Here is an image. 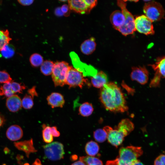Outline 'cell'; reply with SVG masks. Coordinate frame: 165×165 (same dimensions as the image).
Returning a JSON list of instances; mask_svg holds the SVG:
<instances>
[{
  "label": "cell",
  "instance_id": "obj_1",
  "mask_svg": "<svg viewBox=\"0 0 165 165\" xmlns=\"http://www.w3.org/2000/svg\"><path fill=\"white\" fill-rule=\"evenodd\" d=\"M99 99L106 109L109 111L123 112L128 110L123 94L113 82L107 83L101 88Z\"/></svg>",
  "mask_w": 165,
  "mask_h": 165
},
{
  "label": "cell",
  "instance_id": "obj_2",
  "mask_svg": "<svg viewBox=\"0 0 165 165\" xmlns=\"http://www.w3.org/2000/svg\"><path fill=\"white\" fill-rule=\"evenodd\" d=\"M143 153L141 147L133 146L121 148L118 156L115 159L108 161L106 165H133Z\"/></svg>",
  "mask_w": 165,
  "mask_h": 165
},
{
  "label": "cell",
  "instance_id": "obj_3",
  "mask_svg": "<svg viewBox=\"0 0 165 165\" xmlns=\"http://www.w3.org/2000/svg\"><path fill=\"white\" fill-rule=\"evenodd\" d=\"M126 1L123 0L117 1V5L120 8L125 17L124 24L118 31L124 36L132 34L136 31L134 19L132 14L126 8Z\"/></svg>",
  "mask_w": 165,
  "mask_h": 165
},
{
  "label": "cell",
  "instance_id": "obj_4",
  "mask_svg": "<svg viewBox=\"0 0 165 165\" xmlns=\"http://www.w3.org/2000/svg\"><path fill=\"white\" fill-rule=\"evenodd\" d=\"M143 12L145 15L152 22L158 21L164 16L165 11L160 3L154 1H145Z\"/></svg>",
  "mask_w": 165,
  "mask_h": 165
},
{
  "label": "cell",
  "instance_id": "obj_5",
  "mask_svg": "<svg viewBox=\"0 0 165 165\" xmlns=\"http://www.w3.org/2000/svg\"><path fill=\"white\" fill-rule=\"evenodd\" d=\"M71 66L65 61L54 63L52 77L55 86H62L65 84L66 76Z\"/></svg>",
  "mask_w": 165,
  "mask_h": 165
},
{
  "label": "cell",
  "instance_id": "obj_6",
  "mask_svg": "<svg viewBox=\"0 0 165 165\" xmlns=\"http://www.w3.org/2000/svg\"><path fill=\"white\" fill-rule=\"evenodd\" d=\"M44 153L49 159L56 161L63 159L64 154V146L58 142H51L44 146Z\"/></svg>",
  "mask_w": 165,
  "mask_h": 165
},
{
  "label": "cell",
  "instance_id": "obj_7",
  "mask_svg": "<svg viewBox=\"0 0 165 165\" xmlns=\"http://www.w3.org/2000/svg\"><path fill=\"white\" fill-rule=\"evenodd\" d=\"M87 83L82 73L71 66L66 76L65 84L69 88L79 86L81 88L85 83Z\"/></svg>",
  "mask_w": 165,
  "mask_h": 165
},
{
  "label": "cell",
  "instance_id": "obj_8",
  "mask_svg": "<svg viewBox=\"0 0 165 165\" xmlns=\"http://www.w3.org/2000/svg\"><path fill=\"white\" fill-rule=\"evenodd\" d=\"M165 57L163 56L158 58L154 64L149 65L155 72L154 76L149 84L150 87L158 86L161 78H165Z\"/></svg>",
  "mask_w": 165,
  "mask_h": 165
},
{
  "label": "cell",
  "instance_id": "obj_9",
  "mask_svg": "<svg viewBox=\"0 0 165 165\" xmlns=\"http://www.w3.org/2000/svg\"><path fill=\"white\" fill-rule=\"evenodd\" d=\"M152 23L145 15L138 16L134 19L135 30L146 35H153L155 31Z\"/></svg>",
  "mask_w": 165,
  "mask_h": 165
},
{
  "label": "cell",
  "instance_id": "obj_10",
  "mask_svg": "<svg viewBox=\"0 0 165 165\" xmlns=\"http://www.w3.org/2000/svg\"><path fill=\"white\" fill-rule=\"evenodd\" d=\"M103 129L107 134L108 142L114 146L117 147L123 142L125 136L119 130L113 129L109 126L105 127Z\"/></svg>",
  "mask_w": 165,
  "mask_h": 165
},
{
  "label": "cell",
  "instance_id": "obj_11",
  "mask_svg": "<svg viewBox=\"0 0 165 165\" xmlns=\"http://www.w3.org/2000/svg\"><path fill=\"white\" fill-rule=\"evenodd\" d=\"M130 78L141 85L146 84L148 79L149 72L144 66L134 67L132 68Z\"/></svg>",
  "mask_w": 165,
  "mask_h": 165
},
{
  "label": "cell",
  "instance_id": "obj_12",
  "mask_svg": "<svg viewBox=\"0 0 165 165\" xmlns=\"http://www.w3.org/2000/svg\"><path fill=\"white\" fill-rule=\"evenodd\" d=\"M68 1L70 10L81 14H88L90 10L85 0H71Z\"/></svg>",
  "mask_w": 165,
  "mask_h": 165
},
{
  "label": "cell",
  "instance_id": "obj_13",
  "mask_svg": "<svg viewBox=\"0 0 165 165\" xmlns=\"http://www.w3.org/2000/svg\"><path fill=\"white\" fill-rule=\"evenodd\" d=\"M14 145L18 150L24 152L28 158L30 154L37 152L35 148L32 139L27 141L14 142Z\"/></svg>",
  "mask_w": 165,
  "mask_h": 165
},
{
  "label": "cell",
  "instance_id": "obj_14",
  "mask_svg": "<svg viewBox=\"0 0 165 165\" xmlns=\"http://www.w3.org/2000/svg\"><path fill=\"white\" fill-rule=\"evenodd\" d=\"M110 19L113 28L117 30L123 25L125 21L124 15L121 11L119 10L113 12L110 16Z\"/></svg>",
  "mask_w": 165,
  "mask_h": 165
},
{
  "label": "cell",
  "instance_id": "obj_15",
  "mask_svg": "<svg viewBox=\"0 0 165 165\" xmlns=\"http://www.w3.org/2000/svg\"><path fill=\"white\" fill-rule=\"evenodd\" d=\"M47 100L48 104L52 108L58 107L62 108L65 103L63 96L58 93H52L47 97Z\"/></svg>",
  "mask_w": 165,
  "mask_h": 165
},
{
  "label": "cell",
  "instance_id": "obj_16",
  "mask_svg": "<svg viewBox=\"0 0 165 165\" xmlns=\"http://www.w3.org/2000/svg\"><path fill=\"white\" fill-rule=\"evenodd\" d=\"M6 105L8 110L12 112H16L22 107L21 100L17 95L14 94L7 98Z\"/></svg>",
  "mask_w": 165,
  "mask_h": 165
},
{
  "label": "cell",
  "instance_id": "obj_17",
  "mask_svg": "<svg viewBox=\"0 0 165 165\" xmlns=\"http://www.w3.org/2000/svg\"><path fill=\"white\" fill-rule=\"evenodd\" d=\"M7 137L12 141H16L21 138L23 136V131L20 126L13 125L7 129L6 132Z\"/></svg>",
  "mask_w": 165,
  "mask_h": 165
},
{
  "label": "cell",
  "instance_id": "obj_18",
  "mask_svg": "<svg viewBox=\"0 0 165 165\" xmlns=\"http://www.w3.org/2000/svg\"><path fill=\"white\" fill-rule=\"evenodd\" d=\"M108 78L106 74L102 71L97 73L91 78L92 85L97 88H101L108 82Z\"/></svg>",
  "mask_w": 165,
  "mask_h": 165
},
{
  "label": "cell",
  "instance_id": "obj_19",
  "mask_svg": "<svg viewBox=\"0 0 165 165\" xmlns=\"http://www.w3.org/2000/svg\"><path fill=\"white\" fill-rule=\"evenodd\" d=\"M115 128L121 131L125 137L133 130L134 125L129 119H125L122 120Z\"/></svg>",
  "mask_w": 165,
  "mask_h": 165
},
{
  "label": "cell",
  "instance_id": "obj_20",
  "mask_svg": "<svg viewBox=\"0 0 165 165\" xmlns=\"http://www.w3.org/2000/svg\"><path fill=\"white\" fill-rule=\"evenodd\" d=\"M96 44L95 39L93 37L85 41L80 46V50L82 52L86 55L92 54L96 49Z\"/></svg>",
  "mask_w": 165,
  "mask_h": 165
},
{
  "label": "cell",
  "instance_id": "obj_21",
  "mask_svg": "<svg viewBox=\"0 0 165 165\" xmlns=\"http://www.w3.org/2000/svg\"><path fill=\"white\" fill-rule=\"evenodd\" d=\"M99 147L98 144L93 141H91L88 142L85 147V150L89 156H94L98 153Z\"/></svg>",
  "mask_w": 165,
  "mask_h": 165
},
{
  "label": "cell",
  "instance_id": "obj_22",
  "mask_svg": "<svg viewBox=\"0 0 165 165\" xmlns=\"http://www.w3.org/2000/svg\"><path fill=\"white\" fill-rule=\"evenodd\" d=\"M54 65L52 61H45L43 62L40 67V71L44 75L47 76L52 74Z\"/></svg>",
  "mask_w": 165,
  "mask_h": 165
},
{
  "label": "cell",
  "instance_id": "obj_23",
  "mask_svg": "<svg viewBox=\"0 0 165 165\" xmlns=\"http://www.w3.org/2000/svg\"><path fill=\"white\" fill-rule=\"evenodd\" d=\"M94 111L92 105L88 102H85L82 104L79 107V114L83 116L86 117L90 116Z\"/></svg>",
  "mask_w": 165,
  "mask_h": 165
},
{
  "label": "cell",
  "instance_id": "obj_24",
  "mask_svg": "<svg viewBox=\"0 0 165 165\" xmlns=\"http://www.w3.org/2000/svg\"><path fill=\"white\" fill-rule=\"evenodd\" d=\"M79 160L83 162L86 165H103L101 160L93 156H81L79 157Z\"/></svg>",
  "mask_w": 165,
  "mask_h": 165
},
{
  "label": "cell",
  "instance_id": "obj_25",
  "mask_svg": "<svg viewBox=\"0 0 165 165\" xmlns=\"http://www.w3.org/2000/svg\"><path fill=\"white\" fill-rule=\"evenodd\" d=\"M11 40L8 30H0V50L5 46L8 44Z\"/></svg>",
  "mask_w": 165,
  "mask_h": 165
},
{
  "label": "cell",
  "instance_id": "obj_26",
  "mask_svg": "<svg viewBox=\"0 0 165 165\" xmlns=\"http://www.w3.org/2000/svg\"><path fill=\"white\" fill-rule=\"evenodd\" d=\"M42 135L44 141L46 143H50L53 140V137L51 131V127L45 124L42 125Z\"/></svg>",
  "mask_w": 165,
  "mask_h": 165
},
{
  "label": "cell",
  "instance_id": "obj_27",
  "mask_svg": "<svg viewBox=\"0 0 165 165\" xmlns=\"http://www.w3.org/2000/svg\"><path fill=\"white\" fill-rule=\"evenodd\" d=\"M31 65L35 67H37L41 65L43 62V59L42 56L37 53L32 54L29 59Z\"/></svg>",
  "mask_w": 165,
  "mask_h": 165
},
{
  "label": "cell",
  "instance_id": "obj_28",
  "mask_svg": "<svg viewBox=\"0 0 165 165\" xmlns=\"http://www.w3.org/2000/svg\"><path fill=\"white\" fill-rule=\"evenodd\" d=\"M94 136L96 141L101 143L106 140L107 138V134L103 129H99L94 132Z\"/></svg>",
  "mask_w": 165,
  "mask_h": 165
},
{
  "label": "cell",
  "instance_id": "obj_29",
  "mask_svg": "<svg viewBox=\"0 0 165 165\" xmlns=\"http://www.w3.org/2000/svg\"><path fill=\"white\" fill-rule=\"evenodd\" d=\"M22 106L25 109L31 108L34 105L33 98L29 95L26 94L21 100Z\"/></svg>",
  "mask_w": 165,
  "mask_h": 165
},
{
  "label": "cell",
  "instance_id": "obj_30",
  "mask_svg": "<svg viewBox=\"0 0 165 165\" xmlns=\"http://www.w3.org/2000/svg\"><path fill=\"white\" fill-rule=\"evenodd\" d=\"M0 51L2 56L6 58L11 57L15 53L13 48L9 44L4 46Z\"/></svg>",
  "mask_w": 165,
  "mask_h": 165
},
{
  "label": "cell",
  "instance_id": "obj_31",
  "mask_svg": "<svg viewBox=\"0 0 165 165\" xmlns=\"http://www.w3.org/2000/svg\"><path fill=\"white\" fill-rule=\"evenodd\" d=\"M11 84V90L14 94L22 93L23 90L26 88V86L22 83L12 81Z\"/></svg>",
  "mask_w": 165,
  "mask_h": 165
},
{
  "label": "cell",
  "instance_id": "obj_32",
  "mask_svg": "<svg viewBox=\"0 0 165 165\" xmlns=\"http://www.w3.org/2000/svg\"><path fill=\"white\" fill-rule=\"evenodd\" d=\"M12 81L10 75L5 71H0V83H6Z\"/></svg>",
  "mask_w": 165,
  "mask_h": 165
},
{
  "label": "cell",
  "instance_id": "obj_33",
  "mask_svg": "<svg viewBox=\"0 0 165 165\" xmlns=\"http://www.w3.org/2000/svg\"><path fill=\"white\" fill-rule=\"evenodd\" d=\"M165 155L161 154L155 160L154 165H165Z\"/></svg>",
  "mask_w": 165,
  "mask_h": 165
},
{
  "label": "cell",
  "instance_id": "obj_34",
  "mask_svg": "<svg viewBox=\"0 0 165 165\" xmlns=\"http://www.w3.org/2000/svg\"><path fill=\"white\" fill-rule=\"evenodd\" d=\"M61 10L63 15L66 16L69 15L70 13V9L68 6L67 4H64L61 8Z\"/></svg>",
  "mask_w": 165,
  "mask_h": 165
},
{
  "label": "cell",
  "instance_id": "obj_35",
  "mask_svg": "<svg viewBox=\"0 0 165 165\" xmlns=\"http://www.w3.org/2000/svg\"><path fill=\"white\" fill-rule=\"evenodd\" d=\"M85 1L90 10L95 7L97 4V1L96 0H85Z\"/></svg>",
  "mask_w": 165,
  "mask_h": 165
},
{
  "label": "cell",
  "instance_id": "obj_36",
  "mask_svg": "<svg viewBox=\"0 0 165 165\" xmlns=\"http://www.w3.org/2000/svg\"><path fill=\"white\" fill-rule=\"evenodd\" d=\"M28 93L33 98L35 96H37L38 95L35 86H34L31 88L28 89Z\"/></svg>",
  "mask_w": 165,
  "mask_h": 165
},
{
  "label": "cell",
  "instance_id": "obj_37",
  "mask_svg": "<svg viewBox=\"0 0 165 165\" xmlns=\"http://www.w3.org/2000/svg\"><path fill=\"white\" fill-rule=\"evenodd\" d=\"M51 131L52 136L54 137H58L60 135V133L57 130L55 126L51 127Z\"/></svg>",
  "mask_w": 165,
  "mask_h": 165
},
{
  "label": "cell",
  "instance_id": "obj_38",
  "mask_svg": "<svg viewBox=\"0 0 165 165\" xmlns=\"http://www.w3.org/2000/svg\"><path fill=\"white\" fill-rule=\"evenodd\" d=\"M18 2L24 6H28L31 5L33 2V0H18Z\"/></svg>",
  "mask_w": 165,
  "mask_h": 165
},
{
  "label": "cell",
  "instance_id": "obj_39",
  "mask_svg": "<svg viewBox=\"0 0 165 165\" xmlns=\"http://www.w3.org/2000/svg\"><path fill=\"white\" fill-rule=\"evenodd\" d=\"M55 14L57 16H61L63 14L61 11V8L58 7L56 9L55 11Z\"/></svg>",
  "mask_w": 165,
  "mask_h": 165
},
{
  "label": "cell",
  "instance_id": "obj_40",
  "mask_svg": "<svg viewBox=\"0 0 165 165\" xmlns=\"http://www.w3.org/2000/svg\"><path fill=\"white\" fill-rule=\"evenodd\" d=\"M72 165H86L85 164L81 161L79 160L75 162L72 163Z\"/></svg>",
  "mask_w": 165,
  "mask_h": 165
},
{
  "label": "cell",
  "instance_id": "obj_41",
  "mask_svg": "<svg viewBox=\"0 0 165 165\" xmlns=\"http://www.w3.org/2000/svg\"><path fill=\"white\" fill-rule=\"evenodd\" d=\"M32 165H42L41 161L38 159H36L35 162L33 163Z\"/></svg>",
  "mask_w": 165,
  "mask_h": 165
},
{
  "label": "cell",
  "instance_id": "obj_42",
  "mask_svg": "<svg viewBox=\"0 0 165 165\" xmlns=\"http://www.w3.org/2000/svg\"><path fill=\"white\" fill-rule=\"evenodd\" d=\"M4 121V118L0 115V127L3 124Z\"/></svg>",
  "mask_w": 165,
  "mask_h": 165
},
{
  "label": "cell",
  "instance_id": "obj_43",
  "mask_svg": "<svg viewBox=\"0 0 165 165\" xmlns=\"http://www.w3.org/2000/svg\"><path fill=\"white\" fill-rule=\"evenodd\" d=\"M133 165H144L139 160Z\"/></svg>",
  "mask_w": 165,
  "mask_h": 165
},
{
  "label": "cell",
  "instance_id": "obj_44",
  "mask_svg": "<svg viewBox=\"0 0 165 165\" xmlns=\"http://www.w3.org/2000/svg\"><path fill=\"white\" fill-rule=\"evenodd\" d=\"M72 157H74V158H72V160H75V159H76H76H77V156H75V155L73 156H72Z\"/></svg>",
  "mask_w": 165,
  "mask_h": 165
},
{
  "label": "cell",
  "instance_id": "obj_45",
  "mask_svg": "<svg viewBox=\"0 0 165 165\" xmlns=\"http://www.w3.org/2000/svg\"><path fill=\"white\" fill-rule=\"evenodd\" d=\"M60 1H61V2H65V1H66V0H64V1H63V0H60Z\"/></svg>",
  "mask_w": 165,
  "mask_h": 165
},
{
  "label": "cell",
  "instance_id": "obj_46",
  "mask_svg": "<svg viewBox=\"0 0 165 165\" xmlns=\"http://www.w3.org/2000/svg\"><path fill=\"white\" fill-rule=\"evenodd\" d=\"M24 165H29L28 163H25Z\"/></svg>",
  "mask_w": 165,
  "mask_h": 165
}]
</instances>
